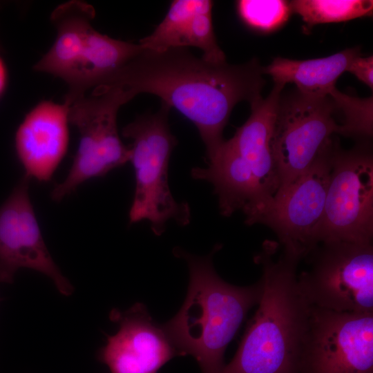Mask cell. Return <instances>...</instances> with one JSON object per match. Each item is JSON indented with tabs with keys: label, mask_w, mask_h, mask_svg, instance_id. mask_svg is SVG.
Segmentation results:
<instances>
[{
	"label": "cell",
	"mask_w": 373,
	"mask_h": 373,
	"mask_svg": "<svg viewBox=\"0 0 373 373\" xmlns=\"http://www.w3.org/2000/svg\"><path fill=\"white\" fill-rule=\"evenodd\" d=\"M289 6L291 13L298 15L308 28L370 17L373 12L370 0H294Z\"/></svg>",
	"instance_id": "obj_19"
},
{
	"label": "cell",
	"mask_w": 373,
	"mask_h": 373,
	"mask_svg": "<svg viewBox=\"0 0 373 373\" xmlns=\"http://www.w3.org/2000/svg\"><path fill=\"white\" fill-rule=\"evenodd\" d=\"M169 111L170 107L162 103L157 112L138 116L122 131L132 141L129 162L135 178L129 222L149 221L156 236L164 231L170 220L181 226L191 220L189 204L174 199L168 182L169 160L178 143L168 122Z\"/></svg>",
	"instance_id": "obj_4"
},
{
	"label": "cell",
	"mask_w": 373,
	"mask_h": 373,
	"mask_svg": "<svg viewBox=\"0 0 373 373\" xmlns=\"http://www.w3.org/2000/svg\"><path fill=\"white\" fill-rule=\"evenodd\" d=\"M276 249L267 241L256 257L262 272L258 307L220 373H299L312 305L298 287L299 261L284 253L274 260Z\"/></svg>",
	"instance_id": "obj_2"
},
{
	"label": "cell",
	"mask_w": 373,
	"mask_h": 373,
	"mask_svg": "<svg viewBox=\"0 0 373 373\" xmlns=\"http://www.w3.org/2000/svg\"><path fill=\"white\" fill-rule=\"evenodd\" d=\"M69 104L43 101L17 129L15 147L24 175L48 182L65 156L69 142Z\"/></svg>",
	"instance_id": "obj_13"
},
{
	"label": "cell",
	"mask_w": 373,
	"mask_h": 373,
	"mask_svg": "<svg viewBox=\"0 0 373 373\" xmlns=\"http://www.w3.org/2000/svg\"><path fill=\"white\" fill-rule=\"evenodd\" d=\"M213 1L203 0L190 25L185 47H195L203 52L204 60L222 64L227 62L224 52L217 43L212 23Z\"/></svg>",
	"instance_id": "obj_22"
},
{
	"label": "cell",
	"mask_w": 373,
	"mask_h": 373,
	"mask_svg": "<svg viewBox=\"0 0 373 373\" xmlns=\"http://www.w3.org/2000/svg\"><path fill=\"white\" fill-rule=\"evenodd\" d=\"M8 79V73L5 65V63L2 58L0 57V97L3 93Z\"/></svg>",
	"instance_id": "obj_24"
},
{
	"label": "cell",
	"mask_w": 373,
	"mask_h": 373,
	"mask_svg": "<svg viewBox=\"0 0 373 373\" xmlns=\"http://www.w3.org/2000/svg\"><path fill=\"white\" fill-rule=\"evenodd\" d=\"M69 105V122L79 133V146L65 179L51 193L60 201L84 182L102 177L130 160L131 149L122 143L117 129L119 108L133 97L115 84L98 85Z\"/></svg>",
	"instance_id": "obj_5"
},
{
	"label": "cell",
	"mask_w": 373,
	"mask_h": 373,
	"mask_svg": "<svg viewBox=\"0 0 373 373\" xmlns=\"http://www.w3.org/2000/svg\"><path fill=\"white\" fill-rule=\"evenodd\" d=\"M298 287L313 306L338 312L373 313L372 243L323 242L307 257Z\"/></svg>",
	"instance_id": "obj_7"
},
{
	"label": "cell",
	"mask_w": 373,
	"mask_h": 373,
	"mask_svg": "<svg viewBox=\"0 0 373 373\" xmlns=\"http://www.w3.org/2000/svg\"><path fill=\"white\" fill-rule=\"evenodd\" d=\"M338 142L331 137L309 167L273 198L247 224H261L276 234L283 253L299 262L320 245L332 160Z\"/></svg>",
	"instance_id": "obj_6"
},
{
	"label": "cell",
	"mask_w": 373,
	"mask_h": 373,
	"mask_svg": "<svg viewBox=\"0 0 373 373\" xmlns=\"http://www.w3.org/2000/svg\"><path fill=\"white\" fill-rule=\"evenodd\" d=\"M142 48L140 44L113 39L92 27L78 66L66 84L65 102L70 104L124 67Z\"/></svg>",
	"instance_id": "obj_16"
},
{
	"label": "cell",
	"mask_w": 373,
	"mask_h": 373,
	"mask_svg": "<svg viewBox=\"0 0 373 373\" xmlns=\"http://www.w3.org/2000/svg\"><path fill=\"white\" fill-rule=\"evenodd\" d=\"M30 179L23 175L0 207V283H12L17 271L28 268L48 276L60 294L73 287L51 257L29 196Z\"/></svg>",
	"instance_id": "obj_11"
},
{
	"label": "cell",
	"mask_w": 373,
	"mask_h": 373,
	"mask_svg": "<svg viewBox=\"0 0 373 373\" xmlns=\"http://www.w3.org/2000/svg\"><path fill=\"white\" fill-rule=\"evenodd\" d=\"M359 55L360 48L354 47L321 58L296 60L276 57L262 71L271 77L274 84L285 86L292 83L304 94L326 96L336 88L338 77Z\"/></svg>",
	"instance_id": "obj_17"
},
{
	"label": "cell",
	"mask_w": 373,
	"mask_h": 373,
	"mask_svg": "<svg viewBox=\"0 0 373 373\" xmlns=\"http://www.w3.org/2000/svg\"><path fill=\"white\" fill-rule=\"evenodd\" d=\"M347 71L354 75L359 81L366 84L371 89L373 88V57H355L350 64Z\"/></svg>",
	"instance_id": "obj_23"
},
{
	"label": "cell",
	"mask_w": 373,
	"mask_h": 373,
	"mask_svg": "<svg viewBox=\"0 0 373 373\" xmlns=\"http://www.w3.org/2000/svg\"><path fill=\"white\" fill-rule=\"evenodd\" d=\"M236 9L247 26L261 32L279 29L291 13L289 1L283 0H240L236 2Z\"/></svg>",
	"instance_id": "obj_21"
},
{
	"label": "cell",
	"mask_w": 373,
	"mask_h": 373,
	"mask_svg": "<svg viewBox=\"0 0 373 373\" xmlns=\"http://www.w3.org/2000/svg\"><path fill=\"white\" fill-rule=\"evenodd\" d=\"M299 373H373V313L312 305Z\"/></svg>",
	"instance_id": "obj_10"
},
{
	"label": "cell",
	"mask_w": 373,
	"mask_h": 373,
	"mask_svg": "<svg viewBox=\"0 0 373 373\" xmlns=\"http://www.w3.org/2000/svg\"><path fill=\"white\" fill-rule=\"evenodd\" d=\"M285 86L274 84L265 99L250 104L251 114L234 135L224 140L238 164L251 175L269 201L279 187L271 140L277 108Z\"/></svg>",
	"instance_id": "obj_14"
},
{
	"label": "cell",
	"mask_w": 373,
	"mask_h": 373,
	"mask_svg": "<svg viewBox=\"0 0 373 373\" xmlns=\"http://www.w3.org/2000/svg\"><path fill=\"white\" fill-rule=\"evenodd\" d=\"M336 113L329 95H307L297 89L282 93L271 140L278 189L309 167L333 134L341 135Z\"/></svg>",
	"instance_id": "obj_8"
},
{
	"label": "cell",
	"mask_w": 373,
	"mask_h": 373,
	"mask_svg": "<svg viewBox=\"0 0 373 373\" xmlns=\"http://www.w3.org/2000/svg\"><path fill=\"white\" fill-rule=\"evenodd\" d=\"M220 248L216 245L205 256L174 249L175 255L187 262L189 284L180 309L163 325L179 356H193L202 373L222 371L228 345L262 292L260 279L252 285L239 287L219 276L212 259Z\"/></svg>",
	"instance_id": "obj_3"
},
{
	"label": "cell",
	"mask_w": 373,
	"mask_h": 373,
	"mask_svg": "<svg viewBox=\"0 0 373 373\" xmlns=\"http://www.w3.org/2000/svg\"><path fill=\"white\" fill-rule=\"evenodd\" d=\"M373 236V157L370 147L358 145L346 151L337 144L319 243H372Z\"/></svg>",
	"instance_id": "obj_9"
},
{
	"label": "cell",
	"mask_w": 373,
	"mask_h": 373,
	"mask_svg": "<svg viewBox=\"0 0 373 373\" xmlns=\"http://www.w3.org/2000/svg\"><path fill=\"white\" fill-rule=\"evenodd\" d=\"M95 14L93 7L82 1H70L57 7L50 17L57 30L56 39L34 69L59 77L67 84L78 66Z\"/></svg>",
	"instance_id": "obj_15"
},
{
	"label": "cell",
	"mask_w": 373,
	"mask_h": 373,
	"mask_svg": "<svg viewBox=\"0 0 373 373\" xmlns=\"http://www.w3.org/2000/svg\"><path fill=\"white\" fill-rule=\"evenodd\" d=\"M262 69L256 59L242 64H216L186 48H142L102 84H119L134 97L140 93L160 97L195 126L207 157L224 141L223 131L235 106L262 97Z\"/></svg>",
	"instance_id": "obj_1"
},
{
	"label": "cell",
	"mask_w": 373,
	"mask_h": 373,
	"mask_svg": "<svg viewBox=\"0 0 373 373\" xmlns=\"http://www.w3.org/2000/svg\"><path fill=\"white\" fill-rule=\"evenodd\" d=\"M110 318L119 325V329L108 336L97 359L111 373H157L179 356L164 325L153 321L143 304L135 303L125 312L114 309Z\"/></svg>",
	"instance_id": "obj_12"
},
{
	"label": "cell",
	"mask_w": 373,
	"mask_h": 373,
	"mask_svg": "<svg viewBox=\"0 0 373 373\" xmlns=\"http://www.w3.org/2000/svg\"><path fill=\"white\" fill-rule=\"evenodd\" d=\"M202 1H173L163 20L150 35L140 41V46L144 49L153 51L186 48L185 43L191 23Z\"/></svg>",
	"instance_id": "obj_18"
},
{
	"label": "cell",
	"mask_w": 373,
	"mask_h": 373,
	"mask_svg": "<svg viewBox=\"0 0 373 373\" xmlns=\"http://www.w3.org/2000/svg\"><path fill=\"white\" fill-rule=\"evenodd\" d=\"M329 95L337 113H341V135L361 139H369L373 133V98L351 96L334 88Z\"/></svg>",
	"instance_id": "obj_20"
}]
</instances>
